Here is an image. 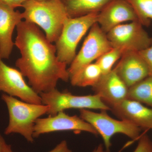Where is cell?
Wrapping results in <instances>:
<instances>
[{"label": "cell", "instance_id": "ffe728a7", "mask_svg": "<svg viewBox=\"0 0 152 152\" xmlns=\"http://www.w3.org/2000/svg\"><path fill=\"white\" fill-rule=\"evenodd\" d=\"M124 53L121 49L113 48L96 60V63L100 68L102 75L108 73L113 70L114 65L120 60Z\"/></svg>", "mask_w": 152, "mask_h": 152}, {"label": "cell", "instance_id": "ac0fdd59", "mask_svg": "<svg viewBox=\"0 0 152 152\" xmlns=\"http://www.w3.org/2000/svg\"><path fill=\"white\" fill-rule=\"evenodd\" d=\"M127 99L145 104L152 108V77L148 76L129 88Z\"/></svg>", "mask_w": 152, "mask_h": 152}, {"label": "cell", "instance_id": "3957f363", "mask_svg": "<svg viewBox=\"0 0 152 152\" xmlns=\"http://www.w3.org/2000/svg\"><path fill=\"white\" fill-rule=\"evenodd\" d=\"M1 99L7 107L9 115V124L5 130V134H20L28 142L33 143L36 121L47 113L49 106L26 102L6 94L2 95Z\"/></svg>", "mask_w": 152, "mask_h": 152}, {"label": "cell", "instance_id": "4fadbf2b", "mask_svg": "<svg viewBox=\"0 0 152 152\" xmlns=\"http://www.w3.org/2000/svg\"><path fill=\"white\" fill-rule=\"evenodd\" d=\"M110 111L121 120L140 129H152V108L129 99H126L110 107Z\"/></svg>", "mask_w": 152, "mask_h": 152}, {"label": "cell", "instance_id": "9c48e42d", "mask_svg": "<svg viewBox=\"0 0 152 152\" xmlns=\"http://www.w3.org/2000/svg\"><path fill=\"white\" fill-rule=\"evenodd\" d=\"M0 58V92L29 103L41 104L42 99L25 81L21 72L7 65Z\"/></svg>", "mask_w": 152, "mask_h": 152}, {"label": "cell", "instance_id": "277c9868", "mask_svg": "<svg viewBox=\"0 0 152 152\" xmlns=\"http://www.w3.org/2000/svg\"><path fill=\"white\" fill-rule=\"evenodd\" d=\"M98 13L88 14L66 20L61 35L55 42L57 56L66 65L70 64L76 56L80 41L97 22Z\"/></svg>", "mask_w": 152, "mask_h": 152}, {"label": "cell", "instance_id": "4316f807", "mask_svg": "<svg viewBox=\"0 0 152 152\" xmlns=\"http://www.w3.org/2000/svg\"><path fill=\"white\" fill-rule=\"evenodd\" d=\"M92 152H104L103 146L102 144H100Z\"/></svg>", "mask_w": 152, "mask_h": 152}, {"label": "cell", "instance_id": "30bf717a", "mask_svg": "<svg viewBox=\"0 0 152 152\" xmlns=\"http://www.w3.org/2000/svg\"><path fill=\"white\" fill-rule=\"evenodd\" d=\"M64 131L85 132L98 135L94 128L80 117L69 115L64 112L61 111L55 115L38 118L35 124L33 137L34 138L43 134Z\"/></svg>", "mask_w": 152, "mask_h": 152}, {"label": "cell", "instance_id": "e0dca14e", "mask_svg": "<svg viewBox=\"0 0 152 152\" xmlns=\"http://www.w3.org/2000/svg\"><path fill=\"white\" fill-rule=\"evenodd\" d=\"M102 75L99 66L96 64L85 66L70 77L71 84L74 86L94 87Z\"/></svg>", "mask_w": 152, "mask_h": 152}, {"label": "cell", "instance_id": "52a82bcc", "mask_svg": "<svg viewBox=\"0 0 152 152\" xmlns=\"http://www.w3.org/2000/svg\"><path fill=\"white\" fill-rule=\"evenodd\" d=\"M139 21L118 25L107 33L113 48L124 52H139L148 48L152 44L151 37Z\"/></svg>", "mask_w": 152, "mask_h": 152}, {"label": "cell", "instance_id": "83f0119b", "mask_svg": "<svg viewBox=\"0 0 152 152\" xmlns=\"http://www.w3.org/2000/svg\"><path fill=\"white\" fill-rule=\"evenodd\" d=\"M35 1H50V0H35Z\"/></svg>", "mask_w": 152, "mask_h": 152}, {"label": "cell", "instance_id": "cb8c5ba5", "mask_svg": "<svg viewBox=\"0 0 152 152\" xmlns=\"http://www.w3.org/2000/svg\"><path fill=\"white\" fill-rule=\"evenodd\" d=\"M48 152H72L68 146L67 142L63 140L58 144L54 148Z\"/></svg>", "mask_w": 152, "mask_h": 152}, {"label": "cell", "instance_id": "2e32d148", "mask_svg": "<svg viewBox=\"0 0 152 152\" xmlns=\"http://www.w3.org/2000/svg\"><path fill=\"white\" fill-rule=\"evenodd\" d=\"M112 0H61L69 18L99 13Z\"/></svg>", "mask_w": 152, "mask_h": 152}, {"label": "cell", "instance_id": "ba28073f", "mask_svg": "<svg viewBox=\"0 0 152 152\" xmlns=\"http://www.w3.org/2000/svg\"><path fill=\"white\" fill-rule=\"evenodd\" d=\"M81 48L68 69L70 77L113 48L107 34L97 23L89 30Z\"/></svg>", "mask_w": 152, "mask_h": 152}, {"label": "cell", "instance_id": "8fae6325", "mask_svg": "<svg viewBox=\"0 0 152 152\" xmlns=\"http://www.w3.org/2000/svg\"><path fill=\"white\" fill-rule=\"evenodd\" d=\"M135 21H138L137 17L126 1L112 0L98 13L96 23L107 34L118 25Z\"/></svg>", "mask_w": 152, "mask_h": 152}, {"label": "cell", "instance_id": "7c38bea8", "mask_svg": "<svg viewBox=\"0 0 152 152\" xmlns=\"http://www.w3.org/2000/svg\"><path fill=\"white\" fill-rule=\"evenodd\" d=\"M113 69L128 88L149 76L146 64L139 52H124Z\"/></svg>", "mask_w": 152, "mask_h": 152}, {"label": "cell", "instance_id": "5bb4252c", "mask_svg": "<svg viewBox=\"0 0 152 152\" xmlns=\"http://www.w3.org/2000/svg\"><path fill=\"white\" fill-rule=\"evenodd\" d=\"M93 88L96 94L99 96L110 107L127 99L129 88L114 69L102 75Z\"/></svg>", "mask_w": 152, "mask_h": 152}, {"label": "cell", "instance_id": "5b68a950", "mask_svg": "<svg viewBox=\"0 0 152 152\" xmlns=\"http://www.w3.org/2000/svg\"><path fill=\"white\" fill-rule=\"evenodd\" d=\"M80 117L94 128L102 138L106 152H110L111 140L117 134L127 136L133 141L139 140L141 131L140 128L124 120H117L108 115L107 110H102L99 113L91 111L88 109L80 110Z\"/></svg>", "mask_w": 152, "mask_h": 152}, {"label": "cell", "instance_id": "7402d4cb", "mask_svg": "<svg viewBox=\"0 0 152 152\" xmlns=\"http://www.w3.org/2000/svg\"><path fill=\"white\" fill-rule=\"evenodd\" d=\"M139 53L146 64L149 76L152 77V44L148 48L139 52Z\"/></svg>", "mask_w": 152, "mask_h": 152}, {"label": "cell", "instance_id": "9a60e30c", "mask_svg": "<svg viewBox=\"0 0 152 152\" xmlns=\"http://www.w3.org/2000/svg\"><path fill=\"white\" fill-rule=\"evenodd\" d=\"M23 20V13L0 2V58L9 59L15 45L12 35L15 28Z\"/></svg>", "mask_w": 152, "mask_h": 152}, {"label": "cell", "instance_id": "603a6c76", "mask_svg": "<svg viewBox=\"0 0 152 152\" xmlns=\"http://www.w3.org/2000/svg\"><path fill=\"white\" fill-rule=\"evenodd\" d=\"M28 0H0V2L12 7L14 9L22 7L23 5Z\"/></svg>", "mask_w": 152, "mask_h": 152}, {"label": "cell", "instance_id": "484cf974", "mask_svg": "<svg viewBox=\"0 0 152 152\" xmlns=\"http://www.w3.org/2000/svg\"><path fill=\"white\" fill-rule=\"evenodd\" d=\"M3 152H14L12 149L10 145L6 143L4 147Z\"/></svg>", "mask_w": 152, "mask_h": 152}, {"label": "cell", "instance_id": "d6986e66", "mask_svg": "<svg viewBox=\"0 0 152 152\" xmlns=\"http://www.w3.org/2000/svg\"><path fill=\"white\" fill-rule=\"evenodd\" d=\"M131 6L144 26L152 23V0H125Z\"/></svg>", "mask_w": 152, "mask_h": 152}, {"label": "cell", "instance_id": "8992f818", "mask_svg": "<svg viewBox=\"0 0 152 152\" xmlns=\"http://www.w3.org/2000/svg\"><path fill=\"white\" fill-rule=\"evenodd\" d=\"M42 103L49 106L47 114L55 115L59 112L71 109H95L110 110L97 94L76 96L66 92H61L55 88L47 93H41Z\"/></svg>", "mask_w": 152, "mask_h": 152}, {"label": "cell", "instance_id": "6da1fadb", "mask_svg": "<svg viewBox=\"0 0 152 152\" xmlns=\"http://www.w3.org/2000/svg\"><path fill=\"white\" fill-rule=\"evenodd\" d=\"M15 45L21 54L15 65L29 85L39 94L56 88L59 80L67 82L66 65L60 61L56 45L47 39L37 25L24 20L17 26Z\"/></svg>", "mask_w": 152, "mask_h": 152}, {"label": "cell", "instance_id": "d4e9b609", "mask_svg": "<svg viewBox=\"0 0 152 152\" xmlns=\"http://www.w3.org/2000/svg\"><path fill=\"white\" fill-rule=\"evenodd\" d=\"M6 144L4 139L0 133V152H3L4 147Z\"/></svg>", "mask_w": 152, "mask_h": 152}, {"label": "cell", "instance_id": "44dd1931", "mask_svg": "<svg viewBox=\"0 0 152 152\" xmlns=\"http://www.w3.org/2000/svg\"><path fill=\"white\" fill-rule=\"evenodd\" d=\"M133 152H152V142L147 134L140 136L137 146Z\"/></svg>", "mask_w": 152, "mask_h": 152}, {"label": "cell", "instance_id": "7a4b0ae2", "mask_svg": "<svg viewBox=\"0 0 152 152\" xmlns=\"http://www.w3.org/2000/svg\"><path fill=\"white\" fill-rule=\"evenodd\" d=\"M22 7L24 10L23 20L41 28L53 43L59 37L65 22L69 18L61 0H28Z\"/></svg>", "mask_w": 152, "mask_h": 152}]
</instances>
